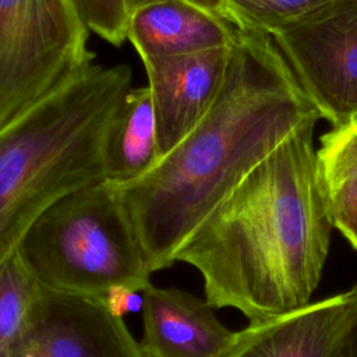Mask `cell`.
I'll list each match as a JSON object with an SVG mask.
<instances>
[{
    "label": "cell",
    "mask_w": 357,
    "mask_h": 357,
    "mask_svg": "<svg viewBox=\"0 0 357 357\" xmlns=\"http://www.w3.org/2000/svg\"><path fill=\"white\" fill-rule=\"evenodd\" d=\"M314 119L321 117L273 39L237 31L223 88L206 116L145 176L112 184L149 271L177 262L236 185Z\"/></svg>",
    "instance_id": "6da1fadb"
},
{
    "label": "cell",
    "mask_w": 357,
    "mask_h": 357,
    "mask_svg": "<svg viewBox=\"0 0 357 357\" xmlns=\"http://www.w3.org/2000/svg\"><path fill=\"white\" fill-rule=\"evenodd\" d=\"M317 121L264 158L178 252L177 262L201 273L213 308L233 307L258 324L311 303L335 227Z\"/></svg>",
    "instance_id": "7a4b0ae2"
},
{
    "label": "cell",
    "mask_w": 357,
    "mask_h": 357,
    "mask_svg": "<svg viewBox=\"0 0 357 357\" xmlns=\"http://www.w3.org/2000/svg\"><path fill=\"white\" fill-rule=\"evenodd\" d=\"M130 88L127 64H92L0 130V266L53 204L106 181V131Z\"/></svg>",
    "instance_id": "3957f363"
},
{
    "label": "cell",
    "mask_w": 357,
    "mask_h": 357,
    "mask_svg": "<svg viewBox=\"0 0 357 357\" xmlns=\"http://www.w3.org/2000/svg\"><path fill=\"white\" fill-rule=\"evenodd\" d=\"M17 252L47 290L105 298L124 286L144 291L151 271L114 187L102 181L53 204L29 227Z\"/></svg>",
    "instance_id": "277c9868"
},
{
    "label": "cell",
    "mask_w": 357,
    "mask_h": 357,
    "mask_svg": "<svg viewBox=\"0 0 357 357\" xmlns=\"http://www.w3.org/2000/svg\"><path fill=\"white\" fill-rule=\"evenodd\" d=\"M71 0H0V130L93 64Z\"/></svg>",
    "instance_id": "5b68a950"
},
{
    "label": "cell",
    "mask_w": 357,
    "mask_h": 357,
    "mask_svg": "<svg viewBox=\"0 0 357 357\" xmlns=\"http://www.w3.org/2000/svg\"><path fill=\"white\" fill-rule=\"evenodd\" d=\"M331 130L357 113V0H333L271 35Z\"/></svg>",
    "instance_id": "8992f818"
},
{
    "label": "cell",
    "mask_w": 357,
    "mask_h": 357,
    "mask_svg": "<svg viewBox=\"0 0 357 357\" xmlns=\"http://www.w3.org/2000/svg\"><path fill=\"white\" fill-rule=\"evenodd\" d=\"M1 357H145L105 298L39 286L29 317Z\"/></svg>",
    "instance_id": "52a82bcc"
},
{
    "label": "cell",
    "mask_w": 357,
    "mask_h": 357,
    "mask_svg": "<svg viewBox=\"0 0 357 357\" xmlns=\"http://www.w3.org/2000/svg\"><path fill=\"white\" fill-rule=\"evenodd\" d=\"M233 45L142 60L163 156L187 137L213 106L226 79Z\"/></svg>",
    "instance_id": "ba28073f"
},
{
    "label": "cell",
    "mask_w": 357,
    "mask_h": 357,
    "mask_svg": "<svg viewBox=\"0 0 357 357\" xmlns=\"http://www.w3.org/2000/svg\"><path fill=\"white\" fill-rule=\"evenodd\" d=\"M142 298L145 357H223L236 337L215 308L191 293L151 283Z\"/></svg>",
    "instance_id": "9c48e42d"
},
{
    "label": "cell",
    "mask_w": 357,
    "mask_h": 357,
    "mask_svg": "<svg viewBox=\"0 0 357 357\" xmlns=\"http://www.w3.org/2000/svg\"><path fill=\"white\" fill-rule=\"evenodd\" d=\"M350 303V294L344 291L286 315L250 324L236 332L223 357H337Z\"/></svg>",
    "instance_id": "30bf717a"
},
{
    "label": "cell",
    "mask_w": 357,
    "mask_h": 357,
    "mask_svg": "<svg viewBox=\"0 0 357 357\" xmlns=\"http://www.w3.org/2000/svg\"><path fill=\"white\" fill-rule=\"evenodd\" d=\"M237 31L187 0H153L128 14L127 40L141 60L229 47Z\"/></svg>",
    "instance_id": "8fae6325"
},
{
    "label": "cell",
    "mask_w": 357,
    "mask_h": 357,
    "mask_svg": "<svg viewBox=\"0 0 357 357\" xmlns=\"http://www.w3.org/2000/svg\"><path fill=\"white\" fill-rule=\"evenodd\" d=\"M163 158L148 86L130 88L117 106L103 142L105 180L126 184L145 176Z\"/></svg>",
    "instance_id": "7c38bea8"
},
{
    "label": "cell",
    "mask_w": 357,
    "mask_h": 357,
    "mask_svg": "<svg viewBox=\"0 0 357 357\" xmlns=\"http://www.w3.org/2000/svg\"><path fill=\"white\" fill-rule=\"evenodd\" d=\"M38 293L39 284L15 250L0 266V357L24 328Z\"/></svg>",
    "instance_id": "4fadbf2b"
},
{
    "label": "cell",
    "mask_w": 357,
    "mask_h": 357,
    "mask_svg": "<svg viewBox=\"0 0 357 357\" xmlns=\"http://www.w3.org/2000/svg\"><path fill=\"white\" fill-rule=\"evenodd\" d=\"M333 0H223L222 14L237 31L271 36Z\"/></svg>",
    "instance_id": "5bb4252c"
},
{
    "label": "cell",
    "mask_w": 357,
    "mask_h": 357,
    "mask_svg": "<svg viewBox=\"0 0 357 357\" xmlns=\"http://www.w3.org/2000/svg\"><path fill=\"white\" fill-rule=\"evenodd\" d=\"M318 165L328 195L357 184V134L329 130L319 139Z\"/></svg>",
    "instance_id": "9a60e30c"
},
{
    "label": "cell",
    "mask_w": 357,
    "mask_h": 357,
    "mask_svg": "<svg viewBox=\"0 0 357 357\" xmlns=\"http://www.w3.org/2000/svg\"><path fill=\"white\" fill-rule=\"evenodd\" d=\"M89 32L120 46L127 40V0H71Z\"/></svg>",
    "instance_id": "2e32d148"
},
{
    "label": "cell",
    "mask_w": 357,
    "mask_h": 357,
    "mask_svg": "<svg viewBox=\"0 0 357 357\" xmlns=\"http://www.w3.org/2000/svg\"><path fill=\"white\" fill-rule=\"evenodd\" d=\"M335 227L357 250V184L329 195Z\"/></svg>",
    "instance_id": "e0dca14e"
},
{
    "label": "cell",
    "mask_w": 357,
    "mask_h": 357,
    "mask_svg": "<svg viewBox=\"0 0 357 357\" xmlns=\"http://www.w3.org/2000/svg\"><path fill=\"white\" fill-rule=\"evenodd\" d=\"M105 301L110 311L121 318L124 314L142 311L144 304V298L139 291L124 286H116L110 289V291L105 297Z\"/></svg>",
    "instance_id": "ac0fdd59"
},
{
    "label": "cell",
    "mask_w": 357,
    "mask_h": 357,
    "mask_svg": "<svg viewBox=\"0 0 357 357\" xmlns=\"http://www.w3.org/2000/svg\"><path fill=\"white\" fill-rule=\"evenodd\" d=\"M347 291L351 303L347 322L339 340L337 357H357V284Z\"/></svg>",
    "instance_id": "d6986e66"
},
{
    "label": "cell",
    "mask_w": 357,
    "mask_h": 357,
    "mask_svg": "<svg viewBox=\"0 0 357 357\" xmlns=\"http://www.w3.org/2000/svg\"><path fill=\"white\" fill-rule=\"evenodd\" d=\"M212 14H216L219 17H223L222 14V6H223V0H187Z\"/></svg>",
    "instance_id": "ffe728a7"
},
{
    "label": "cell",
    "mask_w": 357,
    "mask_h": 357,
    "mask_svg": "<svg viewBox=\"0 0 357 357\" xmlns=\"http://www.w3.org/2000/svg\"><path fill=\"white\" fill-rule=\"evenodd\" d=\"M337 132H343V134H357V113L340 128H333Z\"/></svg>",
    "instance_id": "44dd1931"
},
{
    "label": "cell",
    "mask_w": 357,
    "mask_h": 357,
    "mask_svg": "<svg viewBox=\"0 0 357 357\" xmlns=\"http://www.w3.org/2000/svg\"><path fill=\"white\" fill-rule=\"evenodd\" d=\"M153 0H127V6H128V10L132 11L134 8H138L146 3H151Z\"/></svg>",
    "instance_id": "7402d4cb"
}]
</instances>
